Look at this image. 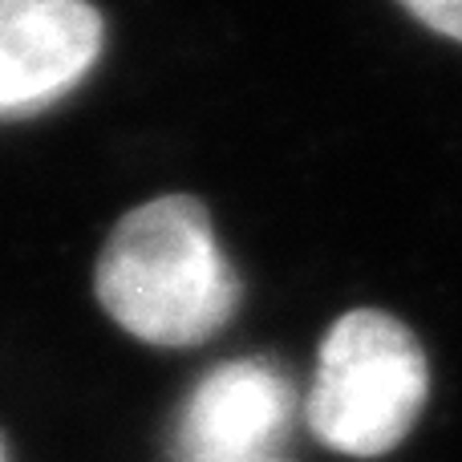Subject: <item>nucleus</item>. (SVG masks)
Returning <instances> with one entry per match:
<instances>
[{
  "instance_id": "f257e3e1",
  "label": "nucleus",
  "mask_w": 462,
  "mask_h": 462,
  "mask_svg": "<svg viewBox=\"0 0 462 462\" xmlns=\"http://www.w3.org/2000/svg\"><path fill=\"white\" fill-rule=\"evenodd\" d=\"M94 292L114 325L162 349L211 341L239 309V276L195 195L126 211L97 255Z\"/></svg>"
},
{
  "instance_id": "f03ea898",
  "label": "nucleus",
  "mask_w": 462,
  "mask_h": 462,
  "mask_svg": "<svg viewBox=\"0 0 462 462\" xmlns=\"http://www.w3.org/2000/svg\"><path fill=\"white\" fill-rule=\"evenodd\" d=\"M426 402V353L398 317L353 309L328 328L309 393V426L353 458L390 455Z\"/></svg>"
},
{
  "instance_id": "7ed1b4c3",
  "label": "nucleus",
  "mask_w": 462,
  "mask_h": 462,
  "mask_svg": "<svg viewBox=\"0 0 462 462\" xmlns=\"http://www.w3.org/2000/svg\"><path fill=\"white\" fill-rule=\"evenodd\" d=\"M106 24L89 0H0V122L69 97L102 57Z\"/></svg>"
},
{
  "instance_id": "20e7f679",
  "label": "nucleus",
  "mask_w": 462,
  "mask_h": 462,
  "mask_svg": "<svg viewBox=\"0 0 462 462\" xmlns=\"http://www.w3.org/2000/svg\"><path fill=\"white\" fill-rule=\"evenodd\" d=\"M292 382L272 361L211 369L179 418V462H263L292 422Z\"/></svg>"
},
{
  "instance_id": "39448f33",
  "label": "nucleus",
  "mask_w": 462,
  "mask_h": 462,
  "mask_svg": "<svg viewBox=\"0 0 462 462\" xmlns=\"http://www.w3.org/2000/svg\"><path fill=\"white\" fill-rule=\"evenodd\" d=\"M398 5L439 37L462 41V0H398Z\"/></svg>"
}]
</instances>
